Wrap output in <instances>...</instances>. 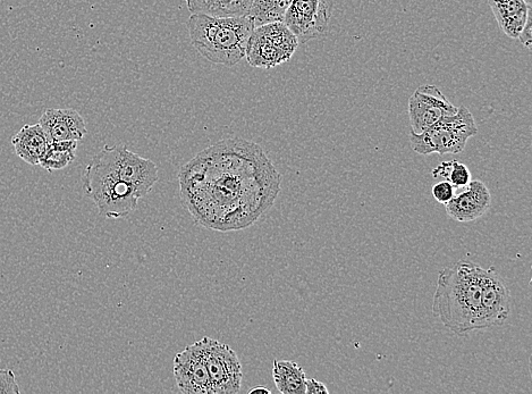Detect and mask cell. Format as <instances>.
I'll return each mask as SVG.
<instances>
[{
    "mask_svg": "<svg viewBox=\"0 0 532 394\" xmlns=\"http://www.w3.org/2000/svg\"><path fill=\"white\" fill-rule=\"evenodd\" d=\"M485 268L460 261L438 274L433 313L447 330L458 335L485 330L481 315V284Z\"/></svg>",
    "mask_w": 532,
    "mask_h": 394,
    "instance_id": "1",
    "label": "cell"
},
{
    "mask_svg": "<svg viewBox=\"0 0 532 394\" xmlns=\"http://www.w3.org/2000/svg\"><path fill=\"white\" fill-rule=\"evenodd\" d=\"M191 43L207 61L232 67L246 57L248 40L255 22L246 16L217 18L193 13L188 22Z\"/></svg>",
    "mask_w": 532,
    "mask_h": 394,
    "instance_id": "2",
    "label": "cell"
},
{
    "mask_svg": "<svg viewBox=\"0 0 532 394\" xmlns=\"http://www.w3.org/2000/svg\"><path fill=\"white\" fill-rule=\"evenodd\" d=\"M82 181L87 197L107 219H124L138 206L140 198L134 189L118 178L98 155L87 165Z\"/></svg>",
    "mask_w": 532,
    "mask_h": 394,
    "instance_id": "3",
    "label": "cell"
},
{
    "mask_svg": "<svg viewBox=\"0 0 532 394\" xmlns=\"http://www.w3.org/2000/svg\"><path fill=\"white\" fill-rule=\"evenodd\" d=\"M478 127L474 115L466 106L458 112L436 122L421 133H410L411 147L419 155L460 154L470 138L477 136Z\"/></svg>",
    "mask_w": 532,
    "mask_h": 394,
    "instance_id": "4",
    "label": "cell"
},
{
    "mask_svg": "<svg viewBox=\"0 0 532 394\" xmlns=\"http://www.w3.org/2000/svg\"><path fill=\"white\" fill-rule=\"evenodd\" d=\"M299 40L284 22L259 25L248 40V63L258 69H274L289 62L297 52Z\"/></svg>",
    "mask_w": 532,
    "mask_h": 394,
    "instance_id": "5",
    "label": "cell"
},
{
    "mask_svg": "<svg viewBox=\"0 0 532 394\" xmlns=\"http://www.w3.org/2000/svg\"><path fill=\"white\" fill-rule=\"evenodd\" d=\"M97 155L111 167L118 178L130 184L139 198L147 196L158 182L156 164L132 153L125 146H105Z\"/></svg>",
    "mask_w": 532,
    "mask_h": 394,
    "instance_id": "6",
    "label": "cell"
},
{
    "mask_svg": "<svg viewBox=\"0 0 532 394\" xmlns=\"http://www.w3.org/2000/svg\"><path fill=\"white\" fill-rule=\"evenodd\" d=\"M214 394H235L242 388L243 372L238 355L215 339L200 340Z\"/></svg>",
    "mask_w": 532,
    "mask_h": 394,
    "instance_id": "7",
    "label": "cell"
},
{
    "mask_svg": "<svg viewBox=\"0 0 532 394\" xmlns=\"http://www.w3.org/2000/svg\"><path fill=\"white\" fill-rule=\"evenodd\" d=\"M333 8L334 0H292L283 22L299 44H306L326 36Z\"/></svg>",
    "mask_w": 532,
    "mask_h": 394,
    "instance_id": "8",
    "label": "cell"
},
{
    "mask_svg": "<svg viewBox=\"0 0 532 394\" xmlns=\"http://www.w3.org/2000/svg\"><path fill=\"white\" fill-rule=\"evenodd\" d=\"M174 377L183 394H214L200 340L174 358Z\"/></svg>",
    "mask_w": 532,
    "mask_h": 394,
    "instance_id": "9",
    "label": "cell"
},
{
    "mask_svg": "<svg viewBox=\"0 0 532 394\" xmlns=\"http://www.w3.org/2000/svg\"><path fill=\"white\" fill-rule=\"evenodd\" d=\"M458 108L436 86H420L409 99L412 132H424L444 116L458 112Z\"/></svg>",
    "mask_w": 532,
    "mask_h": 394,
    "instance_id": "10",
    "label": "cell"
},
{
    "mask_svg": "<svg viewBox=\"0 0 532 394\" xmlns=\"http://www.w3.org/2000/svg\"><path fill=\"white\" fill-rule=\"evenodd\" d=\"M511 313L510 291L498 276L495 268L484 271L481 284V315L486 329L503 325Z\"/></svg>",
    "mask_w": 532,
    "mask_h": 394,
    "instance_id": "11",
    "label": "cell"
},
{
    "mask_svg": "<svg viewBox=\"0 0 532 394\" xmlns=\"http://www.w3.org/2000/svg\"><path fill=\"white\" fill-rule=\"evenodd\" d=\"M466 188L445 205L447 215L462 223L477 221L492 206L491 191L483 181H471Z\"/></svg>",
    "mask_w": 532,
    "mask_h": 394,
    "instance_id": "12",
    "label": "cell"
},
{
    "mask_svg": "<svg viewBox=\"0 0 532 394\" xmlns=\"http://www.w3.org/2000/svg\"><path fill=\"white\" fill-rule=\"evenodd\" d=\"M39 124L50 142L80 141L88 133L83 117L72 108H66V110L49 108L40 117Z\"/></svg>",
    "mask_w": 532,
    "mask_h": 394,
    "instance_id": "13",
    "label": "cell"
},
{
    "mask_svg": "<svg viewBox=\"0 0 532 394\" xmlns=\"http://www.w3.org/2000/svg\"><path fill=\"white\" fill-rule=\"evenodd\" d=\"M498 27L505 36L518 39L528 21H532V10L525 0H488Z\"/></svg>",
    "mask_w": 532,
    "mask_h": 394,
    "instance_id": "14",
    "label": "cell"
},
{
    "mask_svg": "<svg viewBox=\"0 0 532 394\" xmlns=\"http://www.w3.org/2000/svg\"><path fill=\"white\" fill-rule=\"evenodd\" d=\"M15 154L30 165H39L50 144L44 129L39 123L24 125L12 138Z\"/></svg>",
    "mask_w": 532,
    "mask_h": 394,
    "instance_id": "15",
    "label": "cell"
},
{
    "mask_svg": "<svg viewBox=\"0 0 532 394\" xmlns=\"http://www.w3.org/2000/svg\"><path fill=\"white\" fill-rule=\"evenodd\" d=\"M273 377L282 394H306V373L291 360H274Z\"/></svg>",
    "mask_w": 532,
    "mask_h": 394,
    "instance_id": "16",
    "label": "cell"
},
{
    "mask_svg": "<svg viewBox=\"0 0 532 394\" xmlns=\"http://www.w3.org/2000/svg\"><path fill=\"white\" fill-rule=\"evenodd\" d=\"M252 0H187L189 11L217 18L249 15Z\"/></svg>",
    "mask_w": 532,
    "mask_h": 394,
    "instance_id": "17",
    "label": "cell"
},
{
    "mask_svg": "<svg viewBox=\"0 0 532 394\" xmlns=\"http://www.w3.org/2000/svg\"><path fill=\"white\" fill-rule=\"evenodd\" d=\"M76 148H78V141L50 142L47 152L40 159L39 165L49 172L63 170L74 161Z\"/></svg>",
    "mask_w": 532,
    "mask_h": 394,
    "instance_id": "18",
    "label": "cell"
},
{
    "mask_svg": "<svg viewBox=\"0 0 532 394\" xmlns=\"http://www.w3.org/2000/svg\"><path fill=\"white\" fill-rule=\"evenodd\" d=\"M292 0H252L249 16L256 27L273 22H283Z\"/></svg>",
    "mask_w": 532,
    "mask_h": 394,
    "instance_id": "19",
    "label": "cell"
},
{
    "mask_svg": "<svg viewBox=\"0 0 532 394\" xmlns=\"http://www.w3.org/2000/svg\"><path fill=\"white\" fill-rule=\"evenodd\" d=\"M435 178H443L455 189L466 188L471 182V172L467 165L458 161L443 162L432 172Z\"/></svg>",
    "mask_w": 532,
    "mask_h": 394,
    "instance_id": "20",
    "label": "cell"
},
{
    "mask_svg": "<svg viewBox=\"0 0 532 394\" xmlns=\"http://www.w3.org/2000/svg\"><path fill=\"white\" fill-rule=\"evenodd\" d=\"M20 388L12 370H0V394H19Z\"/></svg>",
    "mask_w": 532,
    "mask_h": 394,
    "instance_id": "21",
    "label": "cell"
},
{
    "mask_svg": "<svg viewBox=\"0 0 532 394\" xmlns=\"http://www.w3.org/2000/svg\"><path fill=\"white\" fill-rule=\"evenodd\" d=\"M454 190L450 182L443 181L435 184L432 194L439 204L446 205L454 197Z\"/></svg>",
    "mask_w": 532,
    "mask_h": 394,
    "instance_id": "22",
    "label": "cell"
},
{
    "mask_svg": "<svg viewBox=\"0 0 532 394\" xmlns=\"http://www.w3.org/2000/svg\"><path fill=\"white\" fill-rule=\"evenodd\" d=\"M329 391L326 385L315 379H307L306 381V394H328Z\"/></svg>",
    "mask_w": 532,
    "mask_h": 394,
    "instance_id": "23",
    "label": "cell"
},
{
    "mask_svg": "<svg viewBox=\"0 0 532 394\" xmlns=\"http://www.w3.org/2000/svg\"><path fill=\"white\" fill-rule=\"evenodd\" d=\"M249 393H250V394H255V393L270 394V393H272V392H270V390H268V389L265 388V387H258V388L252 389Z\"/></svg>",
    "mask_w": 532,
    "mask_h": 394,
    "instance_id": "24",
    "label": "cell"
},
{
    "mask_svg": "<svg viewBox=\"0 0 532 394\" xmlns=\"http://www.w3.org/2000/svg\"><path fill=\"white\" fill-rule=\"evenodd\" d=\"M525 3L532 10V0H525Z\"/></svg>",
    "mask_w": 532,
    "mask_h": 394,
    "instance_id": "25",
    "label": "cell"
}]
</instances>
